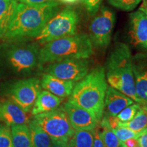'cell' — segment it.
I'll list each match as a JSON object with an SVG mask.
<instances>
[{
    "instance_id": "6da1fadb",
    "label": "cell",
    "mask_w": 147,
    "mask_h": 147,
    "mask_svg": "<svg viewBox=\"0 0 147 147\" xmlns=\"http://www.w3.org/2000/svg\"><path fill=\"white\" fill-rule=\"evenodd\" d=\"M60 5L59 1L41 4L18 3L3 38L19 40L36 38L51 18L60 10Z\"/></svg>"
},
{
    "instance_id": "7a4b0ae2",
    "label": "cell",
    "mask_w": 147,
    "mask_h": 147,
    "mask_svg": "<svg viewBox=\"0 0 147 147\" xmlns=\"http://www.w3.org/2000/svg\"><path fill=\"white\" fill-rule=\"evenodd\" d=\"M107 88L105 69L97 66L75 84L68 101L89 111L100 121Z\"/></svg>"
},
{
    "instance_id": "3957f363",
    "label": "cell",
    "mask_w": 147,
    "mask_h": 147,
    "mask_svg": "<svg viewBox=\"0 0 147 147\" xmlns=\"http://www.w3.org/2000/svg\"><path fill=\"white\" fill-rule=\"evenodd\" d=\"M132 58L128 45L123 42L116 43L106 61V80L110 87L140 104V100L136 92Z\"/></svg>"
},
{
    "instance_id": "277c9868",
    "label": "cell",
    "mask_w": 147,
    "mask_h": 147,
    "mask_svg": "<svg viewBox=\"0 0 147 147\" xmlns=\"http://www.w3.org/2000/svg\"><path fill=\"white\" fill-rule=\"evenodd\" d=\"M89 36L75 34L45 44L39 51L38 65L43 66L67 59H89L93 48Z\"/></svg>"
},
{
    "instance_id": "5b68a950",
    "label": "cell",
    "mask_w": 147,
    "mask_h": 147,
    "mask_svg": "<svg viewBox=\"0 0 147 147\" xmlns=\"http://www.w3.org/2000/svg\"><path fill=\"white\" fill-rule=\"evenodd\" d=\"M79 16L76 9L71 5L58 11L47 22L41 32L36 37L40 45L76 34Z\"/></svg>"
},
{
    "instance_id": "8992f818",
    "label": "cell",
    "mask_w": 147,
    "mask_h": 147,
    "mask_svg": "<svg viewBox=\"0 0 147 147\" xmlns=\"http://www.w3.org/2000/svg\"><path fill=\"white\" fill-rule=\"evenodd\" d=\"M34 120L54 140L68 142L75 129L63 106L34 116Z\"/></svg>"
},
{
    "instance_id": "52a82bcc",
    "label": "cell",
    "mask_w": 147,
    "mask_h": 147,
    "mask_svg": "<svg viewBox=\"0 0 147 147\" xmlns=\"http://www.w3.org/2000/svg\"><path fill=\"white\" fill-rule=\"evenodd\" d=\"M39 47L37 44L21 42L10 47L5 54L6 61L17 73H27L38 65Z\"/></svg>"
},
{
    "instance_id": "ba28073f",
    "label": "cell",
    "mask_w": 147,
    "mask_h": 147,
    "mask_svg": "<svg viewBox=\"0 0 147 147\" xmlns=\"http://www.w3.org/2000/svg\"><path fill=\"white\" fill-rule=\"evenodd\" d=\"M115 23V14L108 7L102 6L89 27V37L93 47L104 49L109 45Z\"/></svg>"
},
{
    "instance_id": "9c48e42d",
    "label": "cell",
    "mask_w": 147,
    "mask_h": 147,
    "mask_svg": "<svg viewBox=\"0 0 147 147\" xmlns=\"http://www.w3.org/2000/svg\"><path fill=\"white\" fill-rule=\"evenodd\" d=\"M88 59H67L47 64L45 71L59 78L78 82L89 73Z\"/></svg>"
},
{
    "instance_id": "30bf717a",
    "label": "cell",
    "mask_w": 147,
    "mask_h": 147,
    "mask_svg": "<svg viewBox=\"0 0 147 147\" xmlns=\"http://www.w3.org/2000/svg\"><path fill=\"white\" fill-rule=\"evenodd\" d=\"M40 80L30 78L18 80L12 86L9 92L10 100L25 113H29L41 91Z\"/></svg>"
},
{
    "instance_id": "8fae6325",
    "label": "cell",
    "mask_w": 147,
    "mask_h": 147,
    "mask_svg": "<svg viewBox=\"0 0 147 147\" xmlns=\"http://www.w3.org/2000/svg\"><path fill=\"white\" fill-rule=\"evenodd\" d=\"M129 35L133 45L147 50V0L130 14Z\"/></svg>"
},
{
    "instance_id": "7c38bea8",
    "label": "cell",
    "mask_w": 147,
    "mask_h": 147,
    "mask_svg": "<svg viewBox=\"0 0 147 147\" xmlns=\"http://www.w3.org/2000/svg\"><path fill=\"white\" fill-rule=\"evenodd\" d=\"M63 107L75 130H91L97 126L99 121L88 110L67 101Z\"/></svg>"
},
{
    "instance_id": "4fadbf2b",
    "label": "cell",
    "mask_w": 147,
    "mask_h": 147,
    "mask_svg": "<svg viewBox=\"0 0 147 147\" xmlns=\"http://www.w3.org/2000/svg\"><path fill=\"white\" fill-rule=\"evenodd\" d=\"M132 63L136 92L141 105L147 106V53L134 55Z\"/></svg>"
},
{
    "instance_id": "5bb4252c",
    "label": "cell",
    "mask_w": 147,
    "mask_h": 147,
    "mask_svg": "<svg viewBox=\"0 0 147 147\" xmlns=\"http://www.w3.org/2000/svg\"><path fill=\"white\" fill-rule=\"evenodd\" d=\"M0 121L11 127L28 124L31 120L27 113L10 100L0 102Z\"/></svg>"
},
{
    "instance_id": "9a60e30c",
    "label": "cell",
    "mask_w": 147,
    "mask_h": 147,
    "mask_svg": "<svg viewBox=\"0 0 147 147\" xmlns=\"http://www.w3.org/2000/svg\"><path fill=\"white\" fill-rule=\"evenodd\" d=\"M134 101L115 88L108 87L104 100L106 115L116 117L127 106L134 104Z\"/></svg>"
},
{
    "instance_id": "2e32d148",
    "label": "cell",
    "mask_w": 147,
    "mask_h": 147,
    "mask_svg": "<svg viewBox=\"0 0 147 147\" xmlns=\"http://www.w3.org/2000/svg\"><path fill=\"white\" fill-rule=\"evenodd\" d=\"M42 89L51 92L56 96L62 98L70 96L75 82L59 78L49 74L45 73L40 80Z\"/></svg>"
},
{
    "instance_id": "e0dca14e",
    "label": "cell",
    "mask_w": 147,
    "mask_h": 147,
    "mask_svg": "<svg viewBox=\"0 0 147 147\" xmlns=\"http://www.w3.org/2000/svg\"><path fill=\"white\" fill-rule=\"evenodd\" d=\"M63 101V98L56 96L51 92L44 90L41 91L38 95V98L34 103L31 113L35 116L56 109Z\"/></svg>"
},
{
    "instance_id": "ac0fdd59",
    "label": "cell",
    "mask_w": 147,
    "mask_h": 147,
    "mask_svg": "<svg viewBox=\"0 0 147 147\" xmlns=\"http://www.w3.org/2000/svg\"><path fill=\"white\" fill-rule=\"evenodd\" d=\"M18 0H0V39L3 38L18 5Z\"/></svg>"
},
{
    "instance_id": "d6986e66",
    "label": "cell",
    "mask_w": 147,
    "mask_h": 147,
    "mask_svg": "<svg viewBox=\"0 0 147 147\" xmlns=\"http://www.w3.org/2000/svg\"><path fill=\"white\" fill-rule=\"evenodd\" d=\"M12 147H32L28 124L11 126Z\"/></svg>"
},
{
    "instance_id": "ffe728a7",
    "label": "cell",
    "mask_w": 147,
    "mask_h": 147,
    "mask_svg": "<svg viewBox=\"0 0 147 147\" xmlns=\"http://www.w3.org/2000/svg\"><path fill=\"white\" fill-rule=\"evenodd\" d=\"M32 147H51L53 140L34 119L28 123Z\"/></svg>"
},
{
    "instance_id": "44dd1931",
    "label": "cell",
    "mask_w": 147,
    "mask_h": 147,
    "mask_svg": "<svg viewBox=\"0 0 147 147\" xmlns=\"http://www.w3.org/2000/svg\"><path fill=\"white\" fill-rule=\"evenodd\" d=\"M118 125L126 127L136 133L140 135L142 132L147 130V108L146 106L141 105L140 109L135 117L127 123L118 122Z\"/></svg>"
},
{
    "instance_id": "7402d4cb",
    "label": "cell",
    "mask_w": 147,
    "mask_h": 147,
    "mask_svg": "<svg viewBox=\"0 0 147 147\" xmlns=\"http://www.w3.org/2000/svg\"><path fill=\"white\" fill-rule=\"evenodd\" d=\"M93 129L75 130L68 141L69 147H93Z\"/></svg>"
},
{
    "instance_id": "603a6c76",
    "label": "cell",
    "mask_w": 147,
    "mask_h": 147,
    "mask_svg": "<svg viewBox=\"0 0 147 147\" xmlns=\"http://www.w3.org/2000/svg\"><path fill=\"white\" fill-rule=\"evenodd\" d=\"M100 125L103 129L100 134L104 147H118L121 142L115 135L113 128L110 127L106 116L101 119Z\"/></svg>"
},
{
    "instance_id": "cb8c5ba5",
    "label": "cell",
    "mask_w": 147,
    "mask_h": 147,
    "mask_svg": "<svg viewBox=\"0 0 147 147\" xmlns=\"http://www.w3.org/2000/svg\"><path fill=\"white\" fill-rule=\"evenodd\" d=\"M141 108V104L138 103H134L131 105L127 106L123 110H122L118 115L116 116L120 123H127L131 121L135 117L136 113L139 111Z\"/></svg>"
},
{
    "instance_id": "d4e9b609",
    "label": "cell",
    "mask_w": 147,
    "mask_h": 147,
    "mask_svg": "<svg viewBox=\"0 0 147 147\" xmlns=\"http://www.w3.org/2000/svg\"><path fill=\"white\" fill-rule=\"evenodd\" d=\"M113 129L121 142H124L130 138L138 139L139 136V134L132 131L130 129L126 127L119 125L116 126Z\"/></svg>"
},
{
    "instance_id": "484cf974",
    "label": "cell",
    "mask_w": 147,
    "mask_h": 147,
    "mask_svg": "<svg viewBox=\"0 0 147 147\" xmlns=\"http://www.w3.org/2000/svg\"><path fill=\"white\" fill-rule=\"evenodd\" d=\"M142 0H108V3L115 8L125 11L133 10Z\"/></svg>"
},
{
    "instance_id": "4316f807",
    "label": "cell",
    "mask_w": 147,
    "mask_h": 147,
    "mask_svg": "<svg viewBox=\"0 0 147 147\" xmlns=\"http://www.w3.org/2000/svg\"><path fill=\"white\" fill-rule=\"evenodd\" d=\"M0 147H12L11 128L6 124L0 125Z\"/></svg>"
},
{
    "instance_id": "83f0119b",
    "label": "cell",
    "mask_w": 147,
    "mask_h": 147,
    "mask_svg": "<svg viewBox=\"0 0 147 147\" xmlns=\"http://www.w3.org/2000/svg\"><path fill=\"white\" fill-rule=\"evenodd\" d=\"M103 0H82L88 14L91 16L95 15L98 12Z\"/></svg>"
},
{
    "instance_id": "f1b7e54d",
    "label": "cell",
    "mask_w": 147,
    "mask_h": 147,
    "mask_svg": "<svg viewBox=\"0 0 147 147\" xmlns=\"http://www.w3.org/2000/svg\"><path fill=\"white\" fill-rule=\"evenodd\" d=\"M93 147H104L100 131L97 126L93 129Z\"/></svg>"
},
{
    "instance_id": "f546056e",
    "label": "cell",
    "mask_w": 147,
    "mask_h": 147,
    "mask_svg": "<svg viewBox=\"0 0 147 147\" xmlns=\"http://www.w3.org/2000/svg\"><path fill=\"white\" fill-rule=\"evenodd\" d=\"M139 146L140 147H147V131L142 132L138 138Z\"/></svg>"
},
{
    "instance_id": "4dcf8cb0",
    "label": "cell",
    "mask_w": 147,
    "mask_h": 147,
    "mask_svg": "<svg viewBox=\"0 0 147 147\" xmlns=\"http://www.w3.org/2000/svg\"><path fill=\"white\" fill-rule=\"evenodd\" d=\"M18 1H19L21 3H27V4H41V3L49 2V1H59V0H18Z\"/></svg>"
},
{
    "instance_id": "1f68e13d",
    "label": "cell",
    "mask_w": 147,
    "mask_h": 147,
    "mask_svg": "<svg viewBox=\"0 0 147 147\" xmlns=\"http://www.w3.org/2000/svg\"><path fill=\"white\" fill-rule=\"evenodd\" d=\"M126 147H135L139 146L138 141L136 138H130L123 142Z\"/></svg>"
},
{
    "instance_id": "d6a6232c",
    "label": "cell",
    "mask_w": 147,
    "mask_h": 147,
    "mask_svg": "<svg viewBox=\"0 0 147 147\" xmlns=\"http://www.w3.org/2000/svg\"><path fill=\"white\" fill-rule=\"evenodd\" d=\"M51 147H69L68 142H65L62 140H53V143Z\"/></svg>"
},
{
    "instance_id": "836d02e7",
    "label": "cell",
    "mask_w": 147,
    "mask_h": 147,
    "mask_svg": "<svg viewBox=\"0 0 147 147\" xmlns=\"http://www.w3.org/2000/svg\"><path fill=\"white\" fill-rule=\"evenodd\" d=\"M60 2L64 3H67V4H72V3H74L77 2V1H79L80 0H59Z\"/></svg>"
},
{
    "instance_id": "e575fe53",
    "label": "cell",
    "mask_w": 147,
    "mask_h": 147,
    "mask_svg": "<svg viewBox=\"0 0 147 147\" xmlns=\"http://www.w3.org/2000/svg\"><path fill=\"white\" fill-rule=\"evenodd\" d=\"M118 147H126L125 146V144H123V142H121L120 144H119V146Z\"/></svg>"
},
{
    "instance_id": "d590c367",
    "label": "cell",
    "mask_w": 147,
    "mask_h": 147,
    "mask_svg": "<svg viewBox=\"0 0 147 147\" xmlns=\"http://www.w3.org/2000/svg\"><path fill=\"white\" fill-rule=\"evenodd\" d=\"M135 147H140V146H135Z\"/></svg>"
},
{
    "instance_id": "8d00e7d4",
    "label": "cell",
    "mask_w": 147,
    "mask_h": 147,
    "mask_svg": "<svg viewBox=\"0 0 147 147\" xmlns=\"http://www.w3.org/2000/svg\"><path fill=\"white\" fill-rule=\"evenodd\" d=\"M143 106H144V105H143ZM146 108H147V106H146Z\"/></svg>"
},
{
    "instance_id": "74e56055",
    "label": "cell",
    "mask_w": 147,
    "mask_h": 147,
    "mask_svg": "<svg viewBox=\"0 0 147 147\" xmlns=\"http://www.w3.org/2000/svg\"><path fill=\"white\" fill-rule=\"evenodd\" d=\"M146 131H147V130H146Z\"/></svg>"
}]
</instances>
